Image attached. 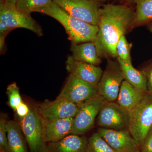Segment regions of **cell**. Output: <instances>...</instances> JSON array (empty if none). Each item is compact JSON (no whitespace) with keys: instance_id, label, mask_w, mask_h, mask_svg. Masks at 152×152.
<instances>
[{"instance_id":"24","label":"cell","mask_w":152,"mask_h":152,"mask_svg":"<svg viewBox=\"0 0 152 152\" xmlns=\"http://www.w3.org/2000/svg\"><path fill=\"white\" fill-rule=\"evenodd\" d=\"M7 94L8 98L9 106L15 111L17 107L23 102L19 87L15 82L12 83L8 86Z\"/></svg>"},{"instance_id":"14","label":"cell","mask_w":152,"mask_h":152,"mask_svg":"<svg viewBox=\"0 0 152 152\" xmlns=\"http://www.w3.org/2000/svg\"><path fill=\"white\" fill-rule=\"evenodd\" d=\"M44 119V118H43ZM73 118L47 121L44 119V132L47 143L61 140L71 134Z\"/></svg>"},{"instance_id":"5","label":"cell","mask_w":152,"mask_h":152,"mask_svg":"<svg viewBox=\"0 0 152 152\" xmlns=\"http://www.w3.org/2000/svg\"><path fill=\"white\" fill-rule=\"evenodd\" d=\"M75 18L90 24L99 26L101 6L98 0H53Z\"/></svg>"},{"instance_id":"21","label":"cell","mask_w":152,"mask_h":152,"mask_svg":"<svg viewBox=\"0 0 152 152\" xmlns=\"http://www.w3.org/2000/svg\"><path fill=\"white\" fill-rule=\"evenodd\" d=\"M53 0H17L16 7L20 12L27 15L31 16L33 12L47 5Z\"/></svg>"},{"instance_id":"23","label":"cell","mask_w":152,"mask_h":152,"mask_svg":"<svg viewBox=\"0 0 152 152\" xmlns=\"http://www.w3.org/2000/svg\"><path fill=\"white\" fill-rule=\"evenodd\" d=\"M132 46V44L128 42L125 35L122 36L117 46V58L121 60L128 64L132 65L131 56Z\"/></svg>"},{"instance_id":"9","label":"cell","mask_w":152,"mask_h":152,"mask_svg":"<svg viewBox=\"0 0 152 152\" xmlns=\"http://www.w3.org/2000/svg\"><path fill=\"white\" fill-rule=\"evenodd\" d=\"M98 85L92 84L69 75L57 98L76 104H82L99 95Z\"/></svg>"},{"instance_id":"33","label":"cell","mask_w":152,"mask_h":152,"mask_svg":"<svg viewBox=\"0 0 152 152\" xmlns=\"http://www.w3.org/2000/svg\"><path fill=\"white\" fill-rule=\"evenodd\" d=\"M118 1L127 3H134L135 0H118Z\"/></svg>"},{"instance_id":"17","label":"cell","mask_w":152,"mask_h":152,"mask_svg":"<svg viewBox=\"0 0 152 152\" xmlns=\"http://www.w3.org/2000/svg\"><path fill=\"white\" fill-rule=\"evenodd\" d=\"M71 51L72 56L76 61L96 66L102 62L94 42L72 43Z\"/></svg>"},{"instance_id":"16","label":"cell","mask_w":152,"mask_h":152,"mask_svg":"<svg viewBox=\"0 0 152 152\" xmlns=\"http://www.w3.org/2000/svg\"><path fill=\"white\" fill-rule=\"evenodd\" d=\"M147 93L136 88L124 80L116 102L123 108L129 112L140 102Z\"/></svg>"},{"instance_id":"29","label":"cell","mask_w":152,"mask_h":152,"mask_svg":"<svg viewBox=\"0 0 152 152\" xmlns=\"http://www.w3.org/2000/svg\"><path fill=\"white\" fill-rule=\"evenodd\" d=\"M12 30V29L9 27L4 23L0 21V34L7 36Z\"/></svg>"},{"instance_id":"12","label":"cell","mask_w":152,"mask_h":152,"mask_svg":"<svg viewBox=\"0 0 152 152\" xmlns=\"http://www.w3.org/2000/svg\"><path fill=\"white\" fill-rule=\"evenodd\" d=\"M97 132L116 152H134L140 149V145L129 130H115L100 127Z\"/></svg>"},{"instance_id":"4","label":"cell","mask_w":152,"mask_h":152,"mask_svg":"<svg viewBox=\"0 0 152 152\" xmlns=\"http://www.w3.org/2000/svg\"><path fill=\"white\" fill-rule=\"evenodd\" d=\"M152 127V95L147 93L140 102L129 112V130L142 144Z\"/></svg>"},{"instance_id":"32","label":"cell","mask_w":152,"mask_h":152,"mask_svg":"<svg viewBox=\"0 0 152 152\" xmlns=\"http://www.w3.org/2000/svg\"><path fill=\"white\" fill-rule=\"evenodd\" d=\"M145 25L148 30L152 34V20L151 21L147 23Z\"/></svg>"},{"instance_id":"13","label":"cell","mask_w":152,"mask_h":152,"mask_svg":"<svg viewBox=\"0 0 152 152\" xmlns=\"http://www.w3.org/2000/svg\"><path fill=\"white\" fill-rule=\"evenodd\" d=\"M66 69L70 75L95 85H98L103 72L99 67L76 61L72 56L67 58Z\"/></svg>"},{"instance_id":"34","label":"cell","mask_w":152,"mask_h":152,"mask_svg":"<svg viewBox=\"0 0 152 152\" xmlns=\"http://www.w3.org/2000/svg\"><path fill=\"white\" fill-rule=\"evenodd\" d=\"M134 152H142L141 151L140 149H139L138 150H137V151H135Z\"/></svg>"},{"instance_id":"30","label":"cell","mask_w":152,"mask_h":152,"mask_svg":"<svg viewBox=\"0 0 152 152\" xmlns=\"http://www.w3.org/2000/svg\"><path fill=\"white\" fill-rule=\"evenodd\" d=\"M6 35L0 34V51L3 54L6 50L5 39Z\"/></svg>"},{"instance_id":"20","label":"cell","mask_w":152,"mask_h":152,"mask_svg":"<svg viewBox=\"0 0 152 152\" xmlns=\"http://www.w3.org/2000/svg\"><path fill=\"white\" fill-rule=\"evenodd\" d=\"M136 5L134 27L146 24L152 20V0H135Z\"/></svg>"},{"instance_id":"1","label":"cell","mask_w":152,"mask_h":152,"mask_svg":"<svg viewBox=\"0 0 152 152\" xmlns=\"http://www.w3.org/2000/svg\"><path fill=\"white\" fill-rule=\"evenodd\" d=\"M135 16V11L127 6L107 4L101 6L99 31L94 42L100 58H117L118 42L134 28Z\"/></svg>"},{"instance_id":"8","label":"cell","mask_w":152,"mask_h":152,"mask_svg":"<svg viewBox=\"0 0 152 152\" xmlns=\"http://www.w3.org/2000/svg\"><path fill=\"white\" fill-rule=\"evenodd\" d=\"M96 118L97 124L101 128L115 130H129V112L115 101L106 102Z\"/></svg>"},{"instance_id":"15","label":"cell","mask_w":152,"mask_h":152,"mask_svg":"<svg viewBox=\"0 0 152 152\" xmlns=\"http://www.w3.org/2000/svg\"><path fill=\"white\" fill-rule=\"evenodd\" d=\"M88 139L71 134L61 140L48 143L49 152H87Z\"/></svg>"},{"instance_id":"11","label":"cell","mask_w":152,"mask_h":152,"mask_svg":"<svg viewBox=\"0 0 152 152\" xmlns=\"http://www.w3.org/2000/svg\"><path fill=\"white\" fill-rule=\"evenodd\" d=\"M82 104L74 103L57 97L53 101H45L38 109L44 119L51 121L75 118Z\"/></svg>"},{"instance_id":"25","label":"cell","mask_w":152,"mask_h":152,"mask_svg":"<svg viewBox=\"0 0 152 152\" xmlns=\"http://www.w3.org/2000/svg\"><path fill=\"white\" fill-rule=\"evenodd\" d=\"M7 121L5 114L1 113L0 117V152H10L7 134Z\"/></svg>"},{"instance_id":"18","label":"cell","mask_w":152,"mask_h":152,"mask_svg":"<svg viewBox=\"0 0 152 152\" xmlns=\"http://www.w3.org/2000/svg\"><path fill=\"white\" fill-rule=\"evenodd\" d=\"M7 134L10 152H28L27 142L20 124L16 121H8Z\"/></svg>"},{"instance_id":"27","label":"cell","mask_w":152,"mask_h":152,"mask_svg":"<svg viewBox=\"0 0 152 152\" xmlns=\"http://www.w3.org/2000/svg\"><path fill=\"white\" fill-rule=\"evenodd\" d=\"M142 152H152V127L140 145Z\"/></svg>"},{"instance_id":"3","label":"cell","mask_w":152,"mask_h":152,"mask_svg":"<svg viewBox=\"0 0 152 152\" xmlns=\"http://www.w3.org/2000/svg\"><path fill=\"white\" fill-rule=\"evenodd\" d=\"M29 113L20 125L31 152H49L44 132V119L38 107L29 105Z\"/></svg>"},{"instance_id":"22","label":"cell","mask_w":152,"mask_h":152,"mask_svg":"<svg viewBox=\"0 0 152 152\" xmlns=\"http://www.w3.org/2000/svg\"><path fill=\"white\" fill-rule=\"evenodd\" d=\"M87 152H116L99 133H94L88 139Z\"/></svg>"},{"instance_id":"2","label":"cell","mask_w":152,"mask_h":152,"mask_svg":"<svg viewBox=\"0 0 152 152\" xmlns=\"http://www.w3.org/2000/svg\"><path fill=\"white\" fill-rule=\"evenodd\" d=\"M36 12L46 15L59 22L64 28L72 43L80 44L96 40L99 27L71 15L53 1Z\"/></svg>"},{"instance_id":"10","label":"cell","mask_w":152,"mask_h":152,"mask_svg":"<svg viewBox=\"0 0 152 152\" xmlns=\"http://www.w3.org/2000/svg\"><path fill=\"white\" fill-rule=\"evenodd\" d=\"M0 21L2 22L13 30L17 28L27 29L41 37L42 29L31 16L19 11L16 6L5 4L0 1Z\"/></svg>"},{"instance_id":"7","label":"cell","mask_w":152,"mask_h":152,"mask_svg":"<svg viewBox=\"0 0 152 152\" xmlns=\"http://www.w3.org/2000/svg\"><path fill=\"white\" fill-rule=\"evenodd\" d=\"M106 102L103 97L99 95L82 104L77 113L73 118L71 134L81 135L91 129L101 109Z\"/></svg>"},{"instance_id":"28","label":"cell","mask_w":152,"mask_h":152,"mask_svg":"<svg viewBox=\"0 0 152 152\" xmlns=\"http://www.w3.org/2000/svg\"><path fill=\"white\" fill-rule=\"evenodd\" d=\"M30 110L29 105L22 102L17 107L15 112L19 117V118L21 120L27 115L29 113Z\"/></svg>"},{"instance_id":"31","label":"cell","mask_w":152,"mask_h":152,"mask_svg":"<svg viewBox=\"0 0 152 152\" xmlns=\"http://www.w3.org/2000/svg\"><path fill=\"white\" fill-rule=\"evenodd\" d=\"M0 1L8 5L16 6L17 0H0Z\"/></svg>"},{"instance_id":"19","label":"cell","mask_w":152,"mask_h":152,"mask_svg":"<svg viewBox=\"0 0 152 152\" xmlns=\"http://www.w3.org/2000/svg\"><path fill=\"white\" fill-rule=\"evenodd\" d=\"M124 80L129 83L133 86L145 92H148L147 81L146 76L141 70H137L133 66L117 58Z\"/></svg>"},{"instance_id":"6","label":"cell","mask_w":152,"mask_h":152,"mask_svg":"<svg viewBox=\"0 0 152 152\" xmlns=\"http://www.w3.org/2000/svg\"><path fill=\"white\" fill-rule=\"evenodd\" d=\"M124 80L118 61L108 59L105 69L98 84L99 94L107 101L116 102Z\"/></svg>"},{"instance_id":"26","label":"cell","mask_w":152,"mask_h":152,"mask_svg":"<svg viewBox=\"0 0 152 152\" xmlns=\"http://www.w3.org/2000/svg\"><path fill=\"white\" fill-rule=\"evenodd\" d=\"M141 71L146 77L148 93L152 95V59L145 65Z\"/></svg>"}]
</instances>
